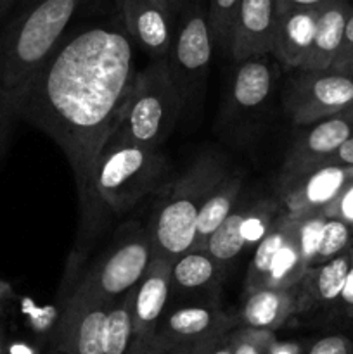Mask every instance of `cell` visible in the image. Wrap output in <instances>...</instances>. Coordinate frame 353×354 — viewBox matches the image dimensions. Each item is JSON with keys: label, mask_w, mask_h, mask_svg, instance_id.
Wrapping results in <instances>:
<instances>
[{"label": "cell", "mask_w": 353, "mask_h": 354, "mask_svg": "<svg viewBox=\"0 0 353 354\" xmlns=\"http://www.w3.org/2000/svg\"><path fill=\"white\" fill-rule=\"evenodd\" d=\"M137 69L134 41L116 26H87L62 38L14 109L57 142L75 173L83 218L92 209L97 158L120 124Z\"/></svg>", "instance_id": "obj_1"}, {"label": "cell", "mask_w": 353, "mask_h": 354, "mask_svg": "<svg viewBox=\"0 0 353 354\" xmlns=\"http://www.w3.org/2000/svg\"><path fill=\"white\" fill-rule=\"evenodd\" d=\"M83 2L45 0L16 10L0 26V95L12 118L28 85L59 47Z\"/></svg>", "instance_id": "obj_2"}, {"label": "cell", "mask_w": 353, "mask_h": 354, "mask_svg": "<svg viewBox=\"0 0 353 354\" xmlns=\"http://www.w3.org/2000/svg\"><path fill=\"white\" fill-rule=\"evenodd\" d=\"M227 175L220 156L203 154L173 183L152 214L149 228L156 256L175 261L192 249L201 209Z\"/></svg>", "instance_id": "obj_3"}, {"label": "cell", "mask_w": 353, "mask_h": 354, "mask_svg": "<svg viewBox=\"0 0 353 354\" xmlns=\"http://www.w3.org/2000/svg\"><path fill=\"white\" fill-rule=\"evenodd\" d=\"M166 169L168 162L158 147L111 142L93 166L90 182L92 211L96 203H102L114 213L130 209L161 185Z\"/></svg>", "instance_id": "obj_4"}, {"label": "cell", "mask_w": 353, "mask_h": 354, "mask_svg": "<svg viewBox=\"0 0 353 354\" xmlns=\"http://www.w3.org/2000/svg\"><path fill=\"white\" fill-rule=\"evenodd\" d=\"M183 107L166 57L152 59L151 64L137 71L123 116L107 144L128 142L159 147L172 135Z\"/></svg>", "instance_id": "obj_5"}, {"label": "cell", "mask_w": 353, "mask_h": 354, "mask_svg": "<svg viewBox=\"0 0 353 354\" xmlns=\"http://www.w3.org/2000/svg\"><path fill=\"white\" fill-rule=\"evenodd\" d=\"M154 256L149 232L132 234L92 265L76 287L111 304L141 282Z\"/></svg>", "instance_id": "obj_6"}, {"label": "cell", "mask_w": 353, "mask_h": 354, "mask_svg": "<svg viewBox=\"0 0 353 354\" xmlns=\"http://www.w3.org/2000/svg\"><path fill=\"white\" fill-rule=\"evenodd\" d=\"M294 124H314L343 113L353 102V78L343 73L308 71L291 78L282 95Z\"/></svg>", "instance_id": "obj_7"}, {"label": "cell", "mask_w": 353, "mask_h": 354, "mask_svg": "<svg viewBox=\"0 0 353 354\" xmlns=\"http://www.w3.org/2000/svg\"><path fill=\"white\" fill-rule=\"evenodd\" d=\"M211 52L213 35L208 21V10L199 3H194L187 9L166 57L183 106L203 88L210 69Z\"/></svg>", "instance_id": "obj_8"}, {"label": "cell", "mask_w": 353, "mask_h": 354, "mask_svg": "<svg viewBox=\"0 0 353 354\" xmlns=\"http://www.w3.org/2000/svg\"><path fill=\"white\" fill-rule=\"evenodd\" d=\"M308 270L293 232V223L286 213L277 220L272 230L256 245L255 256L246 275V292L272 287L291 289Z\"/></svg>", "instance_id": "obj_9"}, {"label": "cell", "mask_w": 353, "mask_h": 354, "mask_svg": "<svg viewBox=\"0 0 353 354\" xmlns=\"http://www.w3.org/2000/svg\"><path fill=\"white\" fill-rule=\"evenodd\" d=\"M235 320L215 304H187L165 311L149 348L159 346H196L220 341L234 327Z\"/></svg>", "instance_id": "obj_10"}, {"label": "cell", "mask_w": 353, "mask_h": 354, "mask_svg": "<svg viewBox=\"0 0 353 354\" xmlns=\"http://www.w3.org/2000/svg\"><path fill=\"white\" fill-rule=\"evenodd\" d=\"M173 261L154 256L141 282L132 289L134 344L130 354H142L151 344L159 320L165 315L172 287Z\"/></svg>", "instance_id": "obj_11"}, {"label": "cell", "mask_w": 353, "mask_h": 354, "mask_svg": "<svg viewBox=\"0 0 353 354\" xmlns=\"http://www.w3.org/2000/svg\"><path fill=\"white\" fill-rule=\"evenodd\" d=\"M109 303L76 287L61 320V348L66 354H104Z\"/></svg>", "instance_id": "obj_12"}, {"label": "cell", "mask_w": 353, "mask_h": 354, "mask_svg": "<svg viewBox=\"0 0 353 354\" xmlns=\"http://www.w3.org/2000/svg\"><path fill=\"white\" fill-rule=\"evenodd\" d=\"M352 182L353 166H320L289 182L279 183L280 206L286 214L324 211Z\"/></svg>", "instance_id": "obj_13"}, {"label": "cell", "mask_w": 353, "mask_h": 354, "mask_svg": "<svg viewBox=\"0 0 353 354\" xmlns=\"http://www.w3.org/2000/svg\"><path fill=\"white\" fill-rule=\"evenodd\" d=\"M353 135V123L341 114L314 123L310 131L301 135L291 147L279 183L289 182L315 168L324 166L327 158L338 151L339 145Z\"/></svg>", "instance_id": "obj_14"}, {"label": "cell", "mask_w": 353, "mask_h": 354, "mask_svg": "<svg viewBox=\"0 0 353 354\" xmlns=\"http://www.w3.org/2000/svg\"><path fill=\"white\" fill-rule=\"evenodd\" d=\"M275 17V0H241L230 31L232 57L241 62L270 54Z\"/></svg>", "instance_id": "obj_15"}, {"label": "cell", "mask_w": 353, "mask_h": 354, "mask_svg": "<svg viewBox=\"0 0 353 354\" xmlns=\"http://www.w3.org/2000/svg\"><path fill=\"white\" fill-rule=\"evenodd\" d=\"M125 30L132 41L151 59L168 57L172 47V16L152 0H116Z\"/></svg>", "instance_id": "obj_16"}, {"label": "cell", "mask_w": 353, "mask_h": 354, "mask_svg": "<svg viewBox=\"0 0 353 354\" xmlns=\"http://www.w3.org/2000/svg\"><path fill=\"white\" fill-rule=\"evenodd\" d=\"M318 9H294L277 12L272 54L286 69H301L308 57L317 26Z\"/></svg>", "instance_id": "obj_17"}, {"label": "cell", "mask_w": 353, "mask_h": 354, "mask_svg": "<svg viewBox=\"0 0 353 354\" xmlns=\"http://www.w3.org/2000/svg\"><path fill=\"white\" fill-rule=\"evenodd\" d=\"M350 268V249L322 265L310 266L296 283L298 311L332 306L341 299Z\"/></svg>", "instance_id": "obj_18"}, {"label": "cell", "mask_w": 353, "mask_h": 354, "mask_svg": "<svg viewBox=\"0 0 353 354\" xmlns=\"http://www.w3.org/2000/svg\"><path fill=\"white\" fill-rule=\"evenodd\" d=\"M348 12V0H329L325 6L318 9L314 44L301 69L325 71L331 68L341 48Z\"/></svg>", "instance_id": "obj_19"}, {"label": "cell", "mask_w": 353, "mask_h": 354, "mask_svg": "<svg viewBox=\"0 0 353 354\" xmlns=\"http://www.w3.org/2000/svg\"><path fill=\"white\" fill-rule=\"evenodd\" d=\"M294 313H298L296 286L291 289L263 287L246 292L239 318L244 327L275 330Z\"/></svg>", "instance_id": "obj_20"}, {"label": "cell", "mask_w": 353, "mask_h": 354, "mask_svg": "<svg viewBox=\"0 0 353 354\" xmlns=\"http://www.w3.org/2000/svg\"><path fill=\"white\" fill-rule=\"evenodd\" d=\"M224 265L206 251H187L173 261L170 294L210 292L220 286Z\"/></svg>", "instance_id": "obj_21"}, {"label": "cell", "mask_w": 353, "mask_h": 354, "mask_svg": "<svg viewBox=\"0 0 353 354\" xmlns=\"http://www.w3.org/2000/svg\"><path fill=\"white\" fill-rule=\"evenodd\" d=\"M244 178L241 175H227L204 203L196 223V235L190 251H204L208 239L225 221V218L237 206Z\"/></svg>", "instance_id": "obj_22"}, {"label": "cell", "mask_w": 353, "mask_h": 354, "mask_svg": "<svg viewBox=\"0 0 353 354\" xmlns=\"http://www.w3.org/2000/svg\"><path fill=\"white\" fill-rule=\"evenodd\" d=\"M272 68L265 59L249 57L241 61L232 85V106L235 111L258 109L272 93Z\"/></svg>", "instance_id": "obj_23"}, {"label": "cell", "mask_w": 353, "mask_h": 354, "mask_svg": "<svg viewBox=\"0 0 353 354\" xmlns=\"http://www.w3.org/2000/svg\"><path fill=\"white\" fill-rule=\"evenodd\" d=\"M134 344V318H132V289L109 304L106 320L104 354H130Z\"/></svg>", "instance_id": "obj_24"}, {"label": "cell", "mask_w": 353, "mask_h": 354, "mask_svg": "<svg viewBox=\"0 0 353 354\" xmlns=\"http://www.w3.org/2000/svg\"><path fill=\"white\" fill-rule=\"evenodd\" d=\"M242 213H244V206H235L234 211L225 218L224 223L211 234V237L206 242V248H204L208 254L213 256L224 266L234 261L246 249V244L241 235Z\"/></svg>", "instance_id": "obj_25"}, {"label": "cell", "mask_w": 353, "mask_h": 354, "mask_svg": "<svg viewBox=\"0 0 353 354\" xmlns=\"http://www.w3.org/2000/svg\"><path fill=\"white\" fill-rule=\"evenodd\" d=\"M327 216V214H325ZM353 244V225L338 218L327 216L322 227L320 237H318L317 251H315L311 266L322 265L334 256L341 254Z\"/></svg>", "instance_id": "obj_26"}, {"label": "cell", "mask_w": 353, "mask_h": 354, "mask_svg": "<svg viewBox=\"0 0 353 354\" xmlns=\"http://www.w3.org/2000/svg\"><path fill=\"white\" fill-rule=\"evenodd\" d=\"M241 0H210L208 21L213 40L230 52V31Z\"/></svg>", "instance_id": "obj_27"}, {"label": "cell", "mask_w": 353, "mask_h": 354, "mask_svg": "<svg viewBox=\"0 0 353 354\" xmlns=\"http://www.w3.org/2000/svg\"><path fill=\"white\" fill-rule=\"evenodd\" d=\"M228 342H230L234 354H270L273 346L272 330H260V328H241V330L228 332Z\"/></svg>", "instance_id": "obj_28"}, {"label": "cell", "mask_w": 353, "mask_h": 354, "mask_svg": "<svg viewBox=\"0 0 353 354\" xmlns=\"http://www.w3.org/2000/svg\"><path fill=\"white\" fill-rule=\"evenodd\" d=\"M324 213L353 225V182L327 207H324Z\"/></svg>", "instance_id": "obj_29"}, {"label": "cell", "mask_w": 353, "mask_h": 354, "mask_svg": "<svg viewBox=\"0 0 353 354\" xmlns=\"http://www.w3.org/2000/svg\"><path fill=\"white\" fill-rule=\"evenodd\" d=\"M305 354H353V346L343 335H325L315 341Z\"/></svg>", "instance_id": "obj_30"}, {"label": "cell", "mask_w": 353, "mask_h": 354, "mask_svg": "<svg viewBox=\"0 0 353 354\" xmlns=\"http://www.w3.org/2000/svg\"><path fill=\"white\" fill-rule=\"evenodd\" d=\"M217 342H203L196 346H159V348L145 349L142 354H208Z\"/></svg>", "instance_id": "obj_31"}, {"label": "cell", "mask_w": 353, "mask_h": 354, "mask_svg": "<svg viewBox=\"0 0 353 354\" xmlns=\"http://www.w3.org/2000/svg\"><path fill=\"white\" fill-rule=\"evenodd\" d=\"M352 55H353V6H350V12H348V17H346L345 35H343L341 48H339V52H338V55H336L332 66H338L339 62L346 61V59H350Z\"/></svg>", "instance_id": "obj_32"}, {"label": "cell", "mask_w": 353, "mask_h": 354, "mask_svg": "<svg viewBox=\"0 0 353 354\" xmlns=\"http://www.w3.org/2000/svg\"><path fill=\"white\" fill-rule=\"evenodd\" d=\"M325 165H339V166H353V135L350 138H346L341 145L338 147V151L334 154H331L327 158Z\"/></svg>", "instance_id": "obj_33"}, {"label": "cell", "mask_w": 353, "mask_h": 354, "mask_svg": "<svg viewBox=\"0 0 353 354\" xmlns=\"http://www.w3.org/2000/svg\"><path fill=\"white\" fill-rule=\"evenodd\" d=\"M329 0H275L277 12H286L294 9H320Z\"/></svg>", "instance_id": "obj_34"}, {"label": "cell", "mask_w": 353, "mask_h": 354, "mask_svg": "<svg viewBox=\"0 0 353 354\" xmlns=\"http://www.w3.org/2000/svg\"><path fill=\"white\" fill-rule=\"evenodd\" d=\"M339 303H341V306L348 311V315H352L353 317V244L352 248H350V268H348L345 289H343Z\"/></svg>", "instance_id": "obj_35"}, {"label": "cell", "mask_w": 353, "mask_h": 354, "mask_svg": "<svg viewBox=\"0 0 353 354\" xmlns=\"http://www.w3.org/2000/svg\"><path fill=\"white\" fill-rule=\"evenodd\" d=\"M10 118H12V114L9 113V109H7V106H6V102H3L2 95H0V149H2L3 138H6L7 127H9Z\"/></svg>", "instance_id": "obj_36"}, {"label": "cell", "mask_w": 353, "mask_h": 354, "mask_svg": "<svg viewBox=\"0 0 353 354\" xmlns=\"http://www.w3.org/2000/svg\"><path fill=\"white\" fill-rule=\"evenodd\" d=\"M270 354H301V349L296 344H277V342H273Z\"/></svg>", "instance_id": "obj_37"}, {"label": "cell", "mask_w": 353, "mask_h": 354, "mask_svg": "<svg viewBox=\"0 0 353 354\" xmlns=\"http://www.w3.org/2000/svg\"><path fill=\"white\" fill-rule=\"evenodd\" d=\"M152 2L161 6L172 17L175 16L176 10H180V7H182V2H180V0H152Z\"/></svg>", "instance_id": "obj_38"}, {"label": "cell", "mask_w": 353, "mask_h": 354, "mask_svg": "<svg viewBox=\"0 0 353 354\" xmlns=\"http://www.w3.org/2000/svg\"><path fill=\"white\" fill-rule=\"evenodd\" d=\"M208 354H234L232 353V348H230V342H228L227 335H224V337L220 339V341L217 342V344L211 348V351Z\"/></svg>", "instance_id": "obj_39"}, {"label": "cell", "mask_w": 353, "mask_h": 354, "mask_svg": "<svg viewBox=\"0 0 353 354\" xmlns=\"http://www.w3.org/2000/svg\"><path fill=\"white\" fill-rule=\"evenodd\" d=\"M19 3V0H0V26L3 24L6 17L9 16L10 10Z\"/></svg>", "instance_id": "obj_40"}, {"label": "cell", "mask_w": 353, "mask_h": 354, "mask_svg": "<svg viewBox=\"0 0 353 354\" xmlns=\"http://www.w3.org/2000/svg\"><path fill=\"white\" fill-rule=\"evenodd\" d=\"M331 71L343 73V75H346V76H350V78H353V55L350 59H346V61L339 62L338 66H332Z\"/></svg>", "instance_id": "obj_41"}, {"label": "cell", "mask_w": 353, "mask_h": 354, "mask_svg": "<svg viewBox=\"0 0 353 354\" xmlns=\"http://www.w3.org/2000/svg\"><path fill=\"white\" fill-rule=\"evenodd\" d=\"M40 2H45V0H19V3H17V10H23V9H28V7L35 6V3H40Z\"/></svg>", "instance_id": "obj_42"}, {"label": "cell", "mask_w": 353, "mask_h": 354, "mask_svg": "<svg viewBox=\"0 0 353 354\" xmlns=\"http://www.w3.org/2000/svg\"><path fill=\"white\" fill-rule=\"evenodd\" d=\"M339 114H341V116H345L346 120H348V121H352V123H353V102L350 104V106L346 107V109L343 111V113H339Z\"/></svg>", "instance_id": "obj_43"}, {"label": "cell", "mask_w": 353, "mask_h": 354, "mask_svg": "<svg viewBox=\"0 0 353 354\" xmlns=\"http://www.w3.org/2000/svg\"><path fill=\"white\" fill-rule=\"evenodd\" d=\"M0 354H3V337H2V330H0Z\"/></svg>", "instance_id": "obj_44"}, {"label": "cell", "mask_w": 353, "mask_h": 354, "mask_svg": "<svg viewBox=\"0 0 353 354\" xmlns=\"http://www.w3.org/2000/svg\"><path fill=\"white\" fill-rule=\"evenodd\" d=\"M180 2H182V3H183V0H180Z\"/></svg>", "instance_id": "obj_45"}]
</instances>
